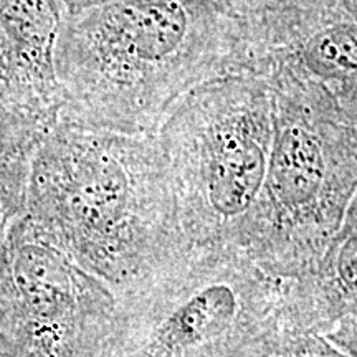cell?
<instances>
[{
  "label": "cell",
  "instance_id": "8",
  "mask_svg": "<svg viewBox=\"0 0 357 357\" xmlns=\"http://www.w3.org/2000/svg\"><path fill=\"white\" fill-rule=\"evenodd\" d=\"M58 0H0V102L53 128L63 98L55 53Z\"/></svg>",
  "mask_w": 357,
  "mask_h": 357
},
{
  "label": "cell",
  "instance_id": "6",
  "mask_svg": "<svg viewBox=\"0 0 357 357\" xmlns=\"http://www.w3.org/2000/svg\"><path fill=\"white\" fill-rule=\"evenodd\" d=\"M116 294L25 215L0 265V357H101Z\"/></svg>",
  "mask_w": 357,
  "mask_h": 357
},
{
  "label": "cell",
  "instance_id": "5",
  "mask_svg": "<svg viewBox=\"0 0 357 357\" xmlns=\"http://www.w3.org/2000/svg\"><path fill=\"white\" fill-rule=\"evenodd\" d=\"M275 93L265 78L230 75L190 89L155 132L190 247L238 248L265 185Z\"/></svg>",
  "mask_w": 357,
  "mask_h": 357
},
{
  "label": "cell",
  "instance_id": "11",
  "mask_svg": "<svg viewBox=\"0 0 357 357\" xmlns=\"http://www.w3.org/2000/svg\"><path fill=\"white\" fill-rule=\"evenodd\" d=\"M248 357H351L342 352L324 334L283 328L266 344Z\"/></svg>",
  "mask_w": 357,
  "mask_h": 357
},
{
  "label": "cell",
  "instance_id": "3",
  "mask_svg": "<svg viewBox=\"0 0 357 357\" xmlns=\"http://www.w3.org/2000/svg\"><path fill=\"white\" fill-rule=\"evenodd\" d=\"M275 134L265 185L238 250L265 273L296 280L318 263L357 192V132L329 89L266 79Z\"/></svg>",
  "mask_w": 357,
  "mask_h": 357
},
{
  "label": "cell",
  "instance_id": "2",
  "mask_svg": "<svg viewBox=\"0 0 357 357\" xmlns=\"http://www.w3.org/2000/svg\"><path fill=\"white\" fill-rule=\"evenodd\" d=\"M26 215L114 294L190 248L155 134L58 121L33 153Z\"/></svg>",
  "mask_w": 357,
  "mask_h": 357
},
{
  "label": "cell",
  "instance_id": "13",
  "mask_svg": "<svg viewBox=\"0 0 357 357\" xmlns=\"http://www.w3.org/2000/svg\"><path fill=\"white\" fill-rule=\"evenodd\" d=\"M336 100L341 106L342 113L346 114V118L349 119V123L357 132V77L351 79L349 83H346L344 86H341L334 93Z\"/></svg>",
  "mask_w": 357,
  "mask_h": 357
},
{
  "label": "cell",
  "instance_id": "9",
  "mask_svg": "<svg viewBox=\"0 0 357 357\" xmlns=\"http://www.w3.org/2000/svg\"><path fill=\"white\" fill-rule=\"evenodd\" d=\"M287 328L326 334L357 319V192L324 253L296 280H288Z\"/></svg>",
  "mask_w": 357,
  "mask_h": 357
},
{
  "label": "cell",
  "instance_id": "7",
  "mask_svg": "<svg viewBox=\"0 0 357 357\" xmlns=\"http://www.w3.org/2000/svg\"><path fill=\"white\" fill-rule=\"evenodd\" d=\"M242 17L247 75H289L333 95L357 77V0H266Z\"/></svg>",
  "mask_w": 357,
  "mask_h": 357
},
{
  "label": "cell",
  "instance_id": "14",
  "mask_svg": "<svg viewBox=\"0 0 357 357\" xmlns=\"http://www.w3.org/2000/svg\"><path fill=\"white\" fill-rule=\"evenodd\" d=\"M109 2H116V0H58L63 15H66V13L84 10V8H89V7L102 6V3H109Z\"/></svg>",
  "mask_w": 357,
  "mask_h": 357
},
{
  "label": "cell",
  "instance_id": "15",
  "mask_svg": "<svg viewBox=\"0 0 357 357\" xmlns=\"http://www.w3.org/2000/svg\"><path fill=\"white\" fill-rule=\"evenodd\" d=\"M222 3H225L230 10H234L238 15H248L250 12L257 10L258 7L263 6L266 0H220Z\"/></svg>",
  "mask_w": 357,
  "mask_h": 357
},
{
  "label": "cell",
  "instance_id": "1",
  "mask_svg": "<svg viewBox=\"0 0 357 357\" xmlns=\"http://www.w3.org/2000/svg\"><path fill=\"white\" fill-rule=\"evenodd\" d=\"M55 68L58 121L155 134L190 89L247 75L245 19L220 0H116L63 15Z\"/></svg>",
  "mask_w": 357,
  "mask_h": 357
},
{
  "label": "cell",
  "instance_id": "10",
  "mask_svg": "<svg viewBox=\"0 0 357 357\" xmlns=\"http://www.w3.org/2000/svg\"><path fill=\"white\" fill-rule=\"evenodd\" d=\"M50 129L0 102V265L12 227L26 213L33 153Z\"/></svg>",
  "mask_w": 357,
  "mask_h": 357
},
{
  "label": "cell",
  "instance_id": "4",
  "mask_svg": "<svg viewBox=\"0 0 357 357\" xmlns=\"http://www.w3.org/2000/svg\"><path fill=\"white\" fill-rule=\"evenodd\" d=\"M287 288L242 250L190 247L116 294L101 357H248L287 328Z\"/></svg>",
  "mask_w": 357,
  "mask_h": 357
},
{
  "label": "cell",
  "instance_id": "12",
  "mask_svg": "<svg viewBox=\"0 0 357 357\" xmlns=\"http://www.w3.org/2000/svg\"><path fill=\"white\" fill-rule=\"evenodd\" d=\"M329 342L351 357H357V319L344 321L324 334Z\"/></svg>",
  "mask_w": 357,
  "mask_h": 357
}]
</instances>
